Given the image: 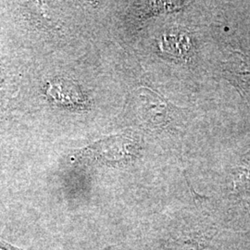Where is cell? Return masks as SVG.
Listing matches in <instances>:
<instances>
[{
    "instance_id": "2",
    "label": "cell",
    "mask_w": 250,
    "mask_h": 250,
    "mask_svg": "<svg viewBox=\"0 0 250 250\" xmlns=\"http://www.w3.org/2000/svg\"><path fill=\"white\" fill-rule=\"evenodd\" d=\"M131 137L133 136L128 134L114 136L97 143V146H91V149L97 151L95 153L106 161H126L134 157L132 152L136 146L135 140Z\"/></svg>"
},
{
    "instance_id": "5",
    "label": "cell",
    "mask_w": 250,
    "mask_h": 250,
    "mask_svg": "<svg viewBox=\"0 0 250 250\" xmlns=\"http://www.w3.org/2000/svg\"><path fill=\"white\" fill-rule=\"evenodd\" d=\"M0 250H24L5 241H0Z\"/></svg>"
},
{
    "instance_id": "3",
    "label": "cell",
    "mask_w": 250,
    "mask_h": 250,
    "mask_svg": "<svg viewBox=\"0 0 250 250\" xmlns=\"http://www.w3.org/2000/svg\"><path fill=\"white\" fill-rule=\"evenodd\" d=\"M46 94L56 103L66 107H82L84 98L79 86L67 79H56L48 83Z\"/></svg>"
},
{
    "instance_id": "4",
    "label": "cell",
    "mask_w": 250,
    "mask_h": 250,
    "mask_svg": "<svg viewBox=\"0 0 250 250\" xmlns=\"http://www.w3.org/2000/svg\"><path fill=\"white\" fill-rule=\"evenodd\" d=\"M224 72L232 83L241 91L250 90V72L245 58L240 53L232 54L228 62L224 64Z\"/></svg>"
},
{
    "instance_id": "1",
    "label": "cell",
    "mask_w": 250,
    "mask_h": 250,
    "mask_svg": "<svg viewBox=\"0 0 250 250\" xmlns=\"http://www.w3.org/2000/svg\"><path fill=\"white\" fill-rule=\"evenodd\" d=\"M137 93L138 107H140L138 111L141 113L140 118L146 125L158 128L170 124L174 111L170 105L150 90L142 88Z\"/></svg>"
}]
</instances>
